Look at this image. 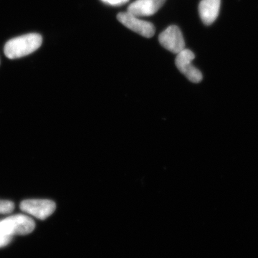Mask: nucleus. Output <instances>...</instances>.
Here are the masks:
<instances>
[{"label":"nucleus","instance_id":"nucleus-9","mask_svg":"<svg viewBox=\"0 0 258 258\" xmlns=\"http://www.w3.org/2000/svg\"><path fill=\"white\" fill-rule=\"evenodd\" d=\"M15 205L8 200H0V214H9L14 210Z\"/></svg>","mask_w":258,"mask_h":258},{"label":"nucleus","instance_id":"nucleus-6","mask_svg":"<svg viewBox=\"0 0 258 258\" xmlns=\"http://www.w3.org/2000/svg\"><path fill=\"white\" fill-rule=\"evenodd\" d=\"M159 42L164 48L178 54L185 49L184 37L181 30L175 25H171L160 34Z\"/></svg>","mask_w":258,"mask_h":258},{"label":"nucleus","instance_id":"nucleus-3","mask_svg":"<svg viewBox=\"0 0 258 258\" xmlns=\"http://www.w3.org/2000/svg\"><path fill=\"white\" fill-rule=\"evenodd\" d=\"M195 54L188 49H184L177 54L175 60L176 68L191 82L198 83L203 80V74L191 62L195 59Z\"/></svg>","mask_w":258,"mask_h":258},{"label":"nucleus","instance_id":"nucleus-5","mask_svg":"<svg viewBox=\"0 0 258 258\" xmlns=\"http://www.w3.org/2000/svg\"><path fill=\"white\" fill-rule=\"evenodd\" d=\"M117 19L126 28L142 36L149 38L153 37L155 33V28L152 23L140 20L139 17L131 14L128 12L119 13L117 15Z\"/></svg>","mask_w":258,"mask_h":258},{"label":"nucleus","instance_id":"nucleus-1","mask_svg":"<svg viewBox=\"0 0 258 258\" xmlns=\"http://www.w3.org/2000/svg\"><path fill=\"white\" fill-rule=\"evenodd\" d=\"M42 36L30 33L12 39L7 42L4 48L5 55L9 59H17L32 53L41 46Z\"/></svg>","mask_w":258,"mask_h":258},{"label":"nucleus","instance_id":"nucleus-10","mask_svg":"<svg viewBox=\"0 0 258 258\" xmlns=\"http://www.w3.org/2000/svg\"><path fill=\"white\" fill-rule=\"evenodd\" d=\"M105 4L111 5V6H120L128 3L129 0H101Z\"/></svg>","mask_w":258,"mask_h":258},{"label":"nucleus","instance_id":"nucleus-2","mask_svg":"<svg viewBox=\"0 0 258 258\" xmlns=\"http://www.w3.org/2000/svg\"><path fill=\"white\" fill-rule=\"evenodd\" d=\"M34 220L24 215H16L0 221V234L12 236L25 235L35 230Z\"/></svg>","mask_w":258,"mask_h":258},{"label":"nucleus","instance_id":"nucleus-7","mask_svg":"<svg viewBox=\"0 0 258 258\" xmlns=\"http://www.w3.org/2000/svg\"><path fill=\"white\" fill-rule=\"evenodd\" d=\"M166 0H136L129 5L127 12L137 17H148L157 13Z\"/></svg>","mask_w":258,"mask_h":258},{"label":"nucleus","instance_id":"nucleus-4","mask_svg":"<svg viewBox=\"0 0 258 258\" xmlns=\"http://www.w3.org/2000/svg\"><path fill=\"white\" fill-rule=\"evenodd\" d=\"M55 208V203L48 200H27L20 204L22 211L42 220L50 217Z\"/></svg>","mask_w":258,"mask_h":258},{"label":"nucleus","instance_id":"nucleus-8","mask_svg":"<svg viewBox=\"0 0 258 258\" xmlns=\"http://www.w3.org/2000/svg\"><path fill=\"white\" fill-rule=\"evenodd\" d=\"M221 0H202L199 5V13L203 23L212 25L216 20L220 12Z\"/></svg>","mask_w":258,"mask_h":258},{"label":"nucleus","instance_id":"nucleus-11","mask_svg":"<svg viewBox=\"0 0 258 258\" xmlns=\"http://www.w3.org/2000/svg\"><path fill=\"white\" fill-rule=\"evenodd\" d=\"M12 236L2 235L0 234V247H5L11 242Z\"/></svg>","mask_w":258,"mask_h":258}]
</instances>
